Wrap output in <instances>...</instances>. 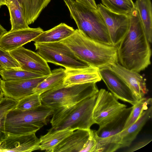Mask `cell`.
Segmentation results:
<instances>
[{
	"label": "cell",
	"instance_id": "obj_1",
	"mask_svg": "<svg viewBox=\"0 0 152 152\" xmlns=\"http://www.w3.org/2000/svg\"><path fill=\"white\" fill-rule=\"evenodd\" d=\"M129 15V29L117 47L118 62L124 68L139 73L150 65L151 50L135 7Z\"/></svg>",
	"mask_w": 152,
	"mask_h": 152
},
{
	"label": "cell",
	"instance_id": "obj_2",
	"mask_svg": "<svg viewBox=\"0 0 152 152\" xmlns=\"http://www.w3.org/2000/svg\"><path fill=\"white\" fill-rule=\"evenodd\" d=\"M60 42L68 46L79 59L99 69L118 63L117 47L91 39L78 29Z\"/></svg>",
	"mask_w": 152,
	"mask_h": 152
},
{
	"label": "cell",
	"instance_id": "obj_3",
	"mask_svg": "<svg viewBox=\"0 0 152 152\" xmlns=\"http://www.w3.org/2000/svg\"><path fill=\"white\" fill-rule=\"evenodd\" d=\"M97 96V94L77 103L53 110L50 121L51 128L57 131L90 129L95 124L93 112Z\"/></svg>",
	"mask_w": 152,
	"mask_h": 152
},
{
	"label": "cell",
	"instance_id": "obj_4",
	"mask_svg": "<svg viewBox=\"0 0 152 152\" xmlns=\"http://www.w3.org/2000/svg\"><path fill=\"white\" fill-rule=\"evenodd\" d=\"M78 29L87 37L113 45L104 20L98 9L88 7L75 0H63Z\"/></svg>",
	"mask_w": 152,
	"mask_h": 152
},
{
	"label": "cell",
	"instance_id": "obj_5",
	"mask_svg": "<svg viewBox=\"0 0 152 152\" xmlns=\"http://www.w3.org/2000/svg\"><path fill=\"white\" fill-rule=\"evenodd\" d=\"M53 110L42 104L35 108L21 110L16 108L7 114L5 131L7 136L18 135L36 133L47 123Z\"/></svg>",
	"mask_w": 152,
	"mask_h": 152
},
{
	"label": "cell",
	"instance_id": "obj_6",
	"mask_svg": "<svg viewBox=\"0 0 152 152\" xmlns=\"http://www.w3.org/2000/svg\"><path fill=\"white\" fill-rule=\"evenodd\" d=\"M94 83L76 84L46 91L40 95L42 104L53 110L79 102L97 94Z\"/></svg>",
	"mask_w": 152,
	"mask_h": 152
},
{
	"label": "cell",
	"instance_id": "obj_7",
	"mask_svg": "<svg viewBox=\"0 0 152 152\" xmlns=\"http://www.w3.org/2000/svg\"><path fill=\"white\" fill-rule=\"evenodd\" d=\"M34 45L37 53L47 63L69 69L83 68L90 66L79 59L68 46L60 41L35 42Z\"/></svg>",
	"mask_w": 152,
	"mask_h": 152
},
{
	"label": "cell",
	"instance_id": "obj_8",
	"mask_svg": "<svg viewBox=\"0 0 152 152\" xmlns=\"http://www.w3.org/2000/svg\"><path fill=\"white\" fill-rule=\"evenodd\" d=\"M112 93L104 89L99 91L93 112L95 124L99 126L110 122L127 107Z\"/></svg>",
	"mask_w": 152,
	"mask_h": 152
},
{
	"label": "cell",
	"instance_id": "obj_9",
	"mask_svg": "<svg viewBox=\"0 0 152 152\" xmlns=\"http://www.w3.org/2000/svg\"><path fill=\"white\" fill-rule=\"evenodd\" d=\"M97 6L104 20L112 45L117 47L129 29V15L113 12L101 4Z\"/></svg>",
	"mask_w": 152,
	"mask_h": 152
},
{
	"label": "cell",
	"instance_id": "obj_10",
	"mask_svg": "<svg viewBox=\"0 0 152 152\" xmlns=\"http://www.w3.org/2000/svg\"><path fill=\"white\" fill-rule=\"evenodd\" d=\"M9 52L19 63L21 69L43 76L51 74V71L47 62L37 53L22 46Z\"/></svg>",
	"mask_w": 152,
	"mask_h": 152
},
{
	"label": "cell",
	"instance_id": "obj_11",
	"mask_svg": "<svg viewBox=\"0 0 152 152\" xmlns=\"http://www.w3.org/2000/svg\"><path fill=\"white\" fill-rule=\"evenodd\" d=\"M101 79L108 89L116 98L133 105L138 100L123 80L109 67L99 69Z\"/></svg>",
	"mask_w": 152,
	"mask_h": 152
},
{
	"label": "cell",
	"instance_id": "obj_12",
	"mask_svg": "<svg viewBox=\"0 0 152 152\" xmlns=\"http://www.w3.org/2000/svg\"><path fill=\"white\" fill-rule=\"evenodd\" d=\"M48 76L19 80H2L1 88L5 97L19 101L34 93V89Z\"/></svg>",
	"mask_w": 152,
	"mask_h": 152
},
{
	"label": "cell",
	"instance_id": "obj_13",
	"mask_svg": "<svg viewBox=\"0 0 152 152\" xmlns=\"http://www.w3.org/2000/svg\"><path fill=\"white\" fill-rule=\"evenodd\" d=\"M44 31L40 27L7 31L0 37V48L10 51L31 42Z\"/></svg>",
	"mask_w": 152,
	"mask_h": 152
},
{
	"label": "cell",
	"instance_id": "obj_14",
	"mask_svg": "<svg viewBox=\"0 0 152 152\" xmlns=\"http://www.w3.org/2000/svg\"><path fill=\"white\" fill-rule=\"evenodd\" d=\"M40 139L35 133L8 135L0 144V152H31L40 149Z\"/></svg>",
	"mask_w": 152,
	"mask_h": 152
},
{
	"label": "cell",
	"instance_id": "obj_15",
	"mask_svg": "<svg viewBox=\"0 0 152 152\" xmlns=\"http://www.w3.org/2000/svg\"><path fill=\"white\" fill-rule=\"evenodd\" d=\"M109 68L125 83L138 101L147 93L148 90L145 80L138 72L128 69L118 63L113 64Z\"/></svg>",
	"mask_w": 152,
	"mask_h": 152
},
{
	"label": "cell",
	"instance_id": "obj_16",
	"mask_svg": "<svg viewBox=\"0 0 152 152\" xmlns=\"http://www.w3.org/2000/svg\"><path fill=\"white\" fill-rule=\"evenodd\" d=\"M65 69L66 75L63 82L64 87L88 83H96L101 80L99 69L90 65L83 68Z\"/></svg>",
	"mask_w": 152,
	"mask_h": 152
},
{
	"label": "cell",
	"instance_id": "obj_17",
	"mask_svg": "<svg viewBox=\"0 0 152 152\" xmlns=\"http://www.w3.org/2000/svg\"><path fill=\"white\" fill-rule=\"evenodd\" d=\"M76 130L58 144L53 152H81L90 136L91 129Z\"/></svg>",
	"mask_w": 152,
	"mask_h": 152
},
{
	"label": "cell",
	"instance_id": "obj_18",
	"mask_svg": "<svg viewBox=\"0 0 152 152\" xmlns=\"http://www.w3.org/2000/svg\"><path fill=\"white\" fill-rule=\"evenodd\" d=\"M152 106L151 104L144 110L133 124L119 133L121 138V148L129 147L137 134L147 122L151 118Z\"/></svg>",
	"mask_w": 152,
	"mask_h": 152
},
{
	"label": "cell",
	"instance_id": "obj_19",
	"mask_svg": "<svg viewBox=\"0 0 152 152\" xmlns=\"http://www.w3.org/2000/svg\"><path fill=\"white\" fill-rule=\"evenodd\" d=\"M132 108V106L126 108L114 119L103 125L99 126L96 135L98 137L105 138L115 135L123 130L126 122Z\"/></svg>",
	"mask_w": 152,
	"mask_h": 152
},
{
	"label": "cell",
	"instance_id": "obj_20",
	"mask_svg": "<svg viewBox=\"0 0 152 152\" xmlns=\"http://www.w3.org/2000/svg\"><path fill=\"white\" fill-rule=\"evenodd\" d=\"M75 29L64 23H61L52 28L44 31L34 39L35 42H59L72 35Z\"/></svg>",
	"mask_w": 152,
	"mask_h": 152
},
{
	"label": "cell",
	"instance_id": "obj_21",
	"mask_svg": "<svg viewBox=\"0 0 152 152\" xmlns=\"http://www.w3.org/2000/svg\"><path fill=\"white\" fill-rule=\"evenodd\" d=\"M28 25L33 23L51 0H17Z\"/></svg>",
	"mask_w": 152,
	"mask_h": 152
},
{
	"label": "cell",
	"instance_id": "obj_22",
	"mask_svg": "<svg viewBox=\"0 0 152 152\" xmlns=\"http://www.w3.org/2000/svg\"><path fill=\"white\" fill-rule=\"evenodd\" d=\"M145 34L149 43L152 42V6L151 0H136L135 3Z\"/></svg>",
	"mask_w": 152,
	"mask_h": 152
},
{
	"label": "cell",
	"instance_id": "obj_23",
	"mask_svg": "<svg viewBox=\"0 0 152 152\" xmlns=\"http://www.w3.org/2000/svg\"><path fill=\"white\" fill-rule=\"evenodd\" d=\"M66 75L65 69L60 68L53 70L50 75L34 89V92L40 95L46 91L64 86Z\"/></svg>",
	"mask_w": 152,
	"mask_h": 152
},
{
	"label": "cell",
	"instance_id": "obj_24",
	"mask_svg": "<svg viewBox=\"0 0 152 152\" xmlns=\"http://www.w3.org/2000/svg\"><path fill=\"white\" fill-rule=\"evenodd\" d=\"M73 131L68 129L57 131L51 128L46 134L40 137V149L45 152H53L55 147Z\"/></svg>",
	"mask_w": 152,
	"mask_h": 152
},
{
	"label": "cell",
	"instance_id": "obj_25",
	"mask_svg": "<svg viewBox=\"0 0 152 152\" xmlns=\"http://www.w3.org/2000/svg\"><path fill=\"white\" fill-rule=\"evenodd\" d=\"M10 15L11 31L29 28L23 15L21 8L17 0H6Z\"/></svg>",
	"mask_w": 152,
	"mask_h": 152
},
{
	"label": "cell",
	"instance_id": "obj_26",
	"mask_svg": "<svg viewBox=\"0 0 152 152\" xmlns=\"http://www.w3.org/2000/svg\"><path fill=\"white\" fill-rule=\"evenodd\" d=\"M96 142L95 152H113L121 148V140L119 133L105 138L97 137L94 131Z\"/></svg>",
	"mask_w": 152,
	"mask_h": 152
},
{
	"label": "cell",
	"instance_id": "obj_27",
	"mask_svg": "<svg viewBox=\"0 0 152 152\" xmlns=\"http://www.w3.org/2000/svg\"><path fill=\"white\" fill-rule=\"evenodd\" d=\"M102 4L111 11L129 15L135 8L132 0H101Z\"/></svg>",
	"mask_w": 152,
	"mask_h": 152
},
{
	"label": "cell",
	"instance_id": "obj_28",
	"mask_svg": "<svg viewBox=\"0 0 152 152\" xmlns=\"http://www.w3.org/2000/svg\"><path fill=\"white\" fill-rule=\"evenodd\" d=\"M18 102L6 97L0 99V144L7 136L5 131L6 115L10 110L15 108Z\"/></svg>",
	"mask_w": 152,
	"mask_h": 152
},
{
	"label": "cell",
	"instance_id": "obj_29",
	"mask_svg": "<svg viewBox=\"0 0 152 152\" xmlns=\"http://www.w3.org/2000/svg\"><path fill=\"white\" fill-rule=\"evenodd\" d=\"M2 80H19L35 78L43 76L20 69H4L0 71Z\"/></svg>",
	"mask_w": 152,
	"mask_h": 152
},
{
	"label": "cell",
	"instance_id": "obj_30",
	"mask_svg": "<svg viewBox=\"0 0 152 152\" xmlns=\"http://www.w3.org/2000/svg\"><path fill=\"white\" fill-rule=\"evenodd\" d=\"M152 102L151 98L143 97L133 105L132 109L126 122L123 130L127 128L136 121L142 112L152 104Z\"/></svg>",
	"mask_w": 152,
	"mask_h": 152
},
{
	"label": "cell",
	"instance_id": "obj_31",
	"mask_svg": "<svg viewBox=\"0 0 152 152\" xmlns=\"http://www.w3.org/2000/svg\"><path fill=\"white\" fill-rule=\"evenodd\" d=\"M40 95L34 93L18 101L15 108L21 110H30L37 107L42 104Z\"/></svg>",
	"mask_w": 152,
	"mask_h": 152
},
{
	"label": "cell",
	"instance_id": "obj_32",
	"mask_svg": "<svg viewBox=\"0 0 152 152\" xmlns=\"http://www.w3.org/2000/svg\"><path fill=\"white\" fill-rule=\"evenodd\" d=\"M0 64L4 69H20L17 61L10 54L9 51L0 48Z\"/></svg>",
	"mask_w": 152,
	"mask_h": 152
},
{
	"label": "cell",
	"instance_id": "obj_33",
	"mask_svg": "<svg viewBox=\"0 0 152 152\" xmlns=\"http://www.w3.org/2000/svg\"><path fill=\"white\" fill-rule=\"evenodd\" d=\"M96 145L94 131L91 129L90 136L81 152H95Z\"/></svg>",
	"mask_w": 152,
	"mask_h": 152
},
{
	"label": "cell",
	"instance_id": "obj_34",
	"mask_svg": "<svg viewBox=\"0 0 152 152\" xmlns=\"http://www.w3.org/2000/svg\"><path fill=\"white\" fill-rule=\"evenodd\" d=\"M152 140H146L139 141L136 143L134 145L126 151V152H132L138 150L148 144Z\"/></svg>",
	"mask_w": 152,
	"mask_h": 152
},
{
	"label": "cell",
	"instance_id": "obj_35",
	"mask_svg": "<svg viewBox=\"0 0 152 152\" xmlns=\"http://www.w3.org/2000/svg\"><path fill=\"white\" fill-rule=\"evenodd\" d=\"M91 8L97 9L98 7L94 0H75Z\"/></svg>",
	"mask_w": 152,
	"mask_h": 152
},
{
	"label": "cell",
	"instance_id": "obj_36",
	"mask_svg": "<svg viewBox=\"0 0 152 152\" xmlns=\"http://www.w3.org/2000/svg\"><path fill=\"white\" fill-rule=\"evenodd\" d=\"M7 32V31L0 24V37Z\"/></svg>",
	"mask_w": 152,
	"mask_h": 152
},
{
	"label": "cell",
	"instance_id": "obj_37",
	"mask_svg": "<svg viewBox=\"0 0 152 152\" xmlns=\"http://www.w3.org/2000/svg\"><path fill=\"white\" fill-rule=\"evenodd\" d=\"M6 5V0H0V8L2 6Z\"/></svg>",
	"mask_w": 152,
	"mask_h": 152
},
{
	"label": "cell",
	"instance_id": "obj_38",
	"mask_svg": "<svg viewBox=\"0 0 152 152\" xmlns=\"http://www.w3.org/2000/svg\"><path fill=\"white\" fill-rule=\"evenodd\" d=\"M4 96V94L3 93L1 88L0 87V99L3 98Z\"/></svg>",
	"mask_w": 152,
	"mask_h": 152
},
{
	"label": "cell",
	"instance_id": "obj_39",
	"mask_svg": "<svg viewBox=\"0 0 152 152\" xmlns=\"http://www.w3.org/2000/svg\"><path fill=\"white\" fill-rule=\"evenodd\" d=\"M4 69L2 67V66L0 64V71L3 69Z\"/></svg>",
	"mask_w": 152,
	"mask_h": 152
},
{
	"label": "cell",
	"instance_id": "obj_40",
	"mask_svg": "<svg viewBox=\"0 0 152 152\" xmlns=\"http://www.w3.org/2000/svg\"><path fill=\"white\" fill-rule=\"evenodd\" d=\"M2 80L0 78V87H1V82Z\"/></svg>",
	"mask_w": 152,
	"mask_h": 152
}]
</instances>
